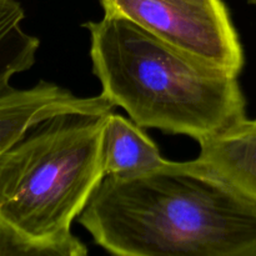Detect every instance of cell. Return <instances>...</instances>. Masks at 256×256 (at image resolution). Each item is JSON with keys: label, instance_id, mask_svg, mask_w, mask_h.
Returning a JSON list of instances; mask_svg holds the SVG:
<instances>
[{"label": "cell", "instance_id": "cell-1", "mask_svg": "<svg viewBox=\"0 0 256 256\" xmlns=\"http://www.w3.org/2000/svg\"><path fill=\"white\" fill-rule=\"evenodd\" d=\"M78 219L112 256H256V204L198 159L105 176Z\"/></svg>", "mask_w": 256, "mask_h": 256}, {"label": "cell", "instance_id": "cell-2", "mask_svg": "<svg viewBox=\"0 0 256 256\" xmlns=\"http://www.w3.org/2000/svg\"><path fill=\"white\" fill-rule=\"evenodd\" d=\"M85 26L102 94L138 126L188 135L199 142L246 118L236 75L122 16L104 14Z\"/></svg>", "mask_w": 256, "mask_h": 256}, {"label": "cell", "instance_id": "cell-3", "mask_svg": "<svg viewBox=\"0 0 256 256\" xmlns=\"http://www.w3.org/2000/svg\"><path fill=\"white\" fill-rule=\"evenodd\" d=\"M109 112H66L28 130L0 158V218L36 239L72 232V222L104 179L102 148Z\"/></svg>", "mask_w": 256, "mask_h": 256}, {"label": "cell", "instance_id": "cell-4", "mask_svg": "<svg viewBox=\"0 0 256 256\" xmlns=\"http://www.w3.org/2000/svg\"><path fill=\"white\" fill-rule=\"evenodd\" d=\"M105 14L239 76L244 52L222 0H100Z\"/></svg>", "mask_w": 256, "mask_h": 256}, {"label": "cell", "instance_id": "cell-5", "mask_svg": "<svg viewBox=\"0 0 256 256\" xmlns=\"http://www.w3.org/2000/svg\"><path fill=\"white\" fill-rule=\"evenodd\" d=\"M114 104L102 94L82 98L70 90L40 82L30 89H12L0 98V158L35 124L66 112L105 114Z\"/></svg>", "mask_w": 256, "mask_h": 256}, {"label": "cell", "instance_id": "cell-6", "mask_svg": "<svg viewBox=\"0 0 256 256\" xmlns=\"http://www.w3.org/2000/svg\"><path fill=\"white\" fill-rule=\"evenodd\" d=\"M199 145L196 159L256 204V119L244 118Z\"/></svg>", "mask_w": 256, "mask_h": 256}, {"label": "cell", "instance_id": "cell-7", "mask_svg": "<svg viewBox=\"0 0 256 256\" xmlns=\"http://www.w3.org/2000/svg\"><path fill=\"white\" fill-rule=\"evenodd\" d=\"M164 160L156 144L132 120L108 114L102 148L104 178L145 172Z\"/></svg>", "mask_w": 256, "mask_h": 256}, {"label": "cell", "instance_id": "cell-8", "mask_svg": "<svg viewBox=\"0 0 256 256\" xmlns=\"http://www.w3.org/2000/svg\"><path fill=\"white\" fill-rule=\"evenodd\" d=\"M25 12L19 0H0V98L14 88L10 79L34 65L40 42L22 29Z\"/></svg>", "mask_w": 256, "mask_h": 256}, {"label": "cell", "instance_id": "cell-9", "mask_svg": "<svg viewBox=\"0 0 256 256\" xmlns=\"http://www.w3.org/2000/svg\"><path fill=\"white\" fill-rule=\"evenodd\" d=\"M0 256H89V252L72 232L50 239H36L0 218Z\"/></svg>", "mask_w": 256, "mask_h": 256}, {"label": "cell", "instance_id": "cell-10", "mask_svg": "<svg viewBox=\"0 0 256 256\" xmlns=\"http://www.w3.org/2000/svg\"><path fill=\"white\" fill-rule=\"evenodd\" d=\"M250 2H252V4H255L256 5V0H249Z\"/></svg>", "mask_w": 256, "mask_h": 256}]
</instances>
